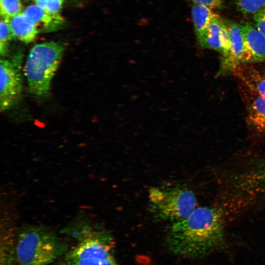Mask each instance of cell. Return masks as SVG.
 <instances>
[{"instance_id":"cell-1","label":"cell","mask_w":265,"mask_h":265,"mask_svg":"<svg viewBox=\"0 0 265 265\" xmlns=\"http://www.w3.org/2000/svg\"><path fill=\"white\" fill-rule=\"evenodd\" d=\"M172 253L199 258L224 247L225 212L218 207L196 208L186 219L174 222L166 237Z\"/></svg>"},{"instance_id":"cell-2","label":"cell","mask_w":265,"mask_h":265,"mask_svg":"<svg viewBox=\"0 0 265 265\" xmlns=\"http://www.w3.org/2000/svg\"><path fill=\"white\" fill-rule=\"evenodd\" d=\"M67 248V244L51 230L25 227L17 237L16 262L17 265H48L64 254Z\"/></svg>"},{"instance_id":"cell-3","label":"cell","mask_w":265,"mask_h":265,"mask_svg":"<svg viewBox=\"0 0 265 265\" xmlns=\"http://www.w3.org/2000/svg\"><path fill=\"white\" fill-rule=\"evenodd\" d=\"M64 47L55 42L35 45L30 51L25 66L29 92L37 96H47L52 80L61 62Z\"/></svg>"},{"instance_id":"cell-4","label":"cell","mask_w":265,"mask_h":265,"mask_svg":"<svg viewBox=\"0 0 265 265\" xmlns=\"http://www.w3.org/2000/svg\"><path fill=\"white\" fill-rule=\"evenodd\" d=\"M149 196L156 214L173 223L186 219L196 208L195 195L187 188L153 187L149 189Z\"/></svg>"},{"instance_id":"cell-5","label":"cell","mask_w":265,"mask_h":265,"mask_svg":"<svg viewBox=\"0 0 265 265\" xmlns=\"http://www.w3.org/2000/svg\"><path fill=\"white\" fill-rule=\"evenodd\" d=\"M110 241L103 235L92 234L82 239L67 255L68 265H118Z\"/></svg>"},{"instance_id":"cell-6","label":"cell","mask_w":265,"mask_h":265,"mask_svg":"<svg viewBox=\"0 0 265 265\" xmlns=\"http://www.w3.org/2000/svg\"><path fill=\"white\" fill-rule=\"evenodd\" d=\"M0 109L4 111L18 101L23 85L19 71L9 61L0 59Z\"/></svg>"},{"instance_id":"cell-7","label":"cell","mask_w":265,"mask_h":265,"mask_svg":"<svg viewBox=\"0 0 265 265\" xmlns=\"http://www.w3.org/2000/svg\"><path fill=\"white\" fill-rule=\"evenodd\" d=\"M229 34V49L221 56L219 69L216 76L234 73L240 64L243 63L245 47L240 24L230 21L226 23Z\"/></svg>"},{"instance_id":"cell-8","label":"cell","mask_w":265,"mask_h":265,"mask_svg":"<svg viewBox=\"0 0 265 265\" xmlns=\"http://www.w3.org/2000/svg\"><path fill=\"white\" fill-rule=\"evenodd\" d=\"M245 47L244 63L265 61V36L249 22L240 25Z\"/></svg>"},{"instance_id":"cell-9","label":"cell","mask_w":265,"mask_h":265,"mask_svg":"<svg viewBox=\"0 0 265 265\" xmlns=\"http://www.w3.org/2000/svg\"><path fill=\"white\" fill-rule=\"evenodd\" d=\"M240 89L249 122L257 131L265 132V98L242 84Z\"/></svg>"},{"instance_id":"cell-10","label":"cell","mask_w":265,"mask_h":265,"mask_svg":"<svg viewBox=\"0 0 265 265\" xmlns=\"http://www.w3.org/2000/svg\"><path fill=\"white\" fill-rule=\"evenodd\" d=\"M201 48L212 49L225 55L229 49V34L226 23L220 16L211 23L203 40L198 44Z\"/></svg>"},{"instance_id":"cell-11","label":"cell","mask_w":265,"mask_h":265,"mask_svg":"<svg viewBox=\"0 0 265 265\" xmlns=\"http://www.w3.org/2000/svg\"><path fill=\"white\" fill-rule=\"evenodd\" d=\"M233 73L241 84L265 98V77L256 69L244 63L238 66Z\"/></svg>"},{"instance_id":"cell-12","label":"cell","mask_w":265,"mask_h":265,"mask_svg":"<svg viewBox=\"0 0 265 265\" xmlns=\"http://www.w3.org/2000/svg\"><path fill=\"white\" fill-rule=\"evenodd\" d=\"M37 27L42 30H53L62 24L63 19L59 14H52L37 4L26 8L23 12Z\"/></svg>"},{"instance_id":"cell-13","label":"cell","mask_w":265,"mask_h":265,"mask_svg":"<svg viewBox=\"0 0 265 265\" xmlns=\"http://www.w3.org/2000/svg\"><path fill=\"white\" fill-rule=\"evenodd\" d=\"M219 16L209 7L194 4L191 9V17L198 44L203 40L213 19Z\"/></svg>"},{"instance_id":"cell-14","label":"cell","mask_w":265,"mask_h":265,"mask_svg":"<svg viewBox=\"0 0 265 265\" xmlns=\"http://www.w3.org/2000/svg\"><path fill=\"white\" fill-rule=\"evenodd\" d=\"M9 23L15 37L26 43L34 40L38 30L23 13L11 18Z\"/></svg>"},{"instance_id":"cell-15","label":"cell","mask_w":265,"mask_h":265,"mask_svg":"<svg viewBox=\"0 0 265 265\" xmlns=\"http://www.w3.org/2000/svg\"><path fill=\"white\" fill-rule=\"evenodd\" d=\"M9 20L2 17L0 23V53L2 56L8 52V44L14 37Z\"/></svg>"},{"instance_id":"cell-16","label":"cell","mask_w":265,"mask_h":265,"mask_svg":"<svg viewBox=\"0 0 265 265\" xmlns=\"http://www.w3.org/2000/svg\"><path fill=\"white\" fill-rule=\"evenodd\" d=\"M237 9L245 15H254L265 7V0H235Z\"/></svg>"},{"instance_id":"cell-17","label":"cell","mask_w":265,"mask_h":265,"mask_svg":"<svg viewBox=\"0 0 265 265\" xmlns=\"http://www.w3.org/2000/svg\"><path fill=\"white\" fill-rule=\"evenodd\" d=\"M1 17L9 20L21 11V0H0Z\"/></svg>"},{"instance_id":"cell-18","label":"cell","mask_w":265,"mask_h":265,"mask_svg":"<svg viewBox=\"0 0 265 265\" xmlns=\"http://www.w3.org/2000/svg\"><path fill=\"white\" fill-rule=\"evenodd\" d=\"M39 6L52 14H58L63 0H33Z\"/></svg>"},{"instance_id":"cell-19","label":"cell","mask_w":265,"mask_h":265,"mask_svg":"<svg viewBox=\"0 0 265 265\" xmlns=\"http://www.w3.org/2000/svg\"><path fill=\"white\" fill-rule=\"evenodd\" d=\"M254 26L265 36V7L254 15Z\"/></svg>"},{"instance_id":"cell-20","label":"cell","mask_w":265,"mask_h":265,"mask_svg":"<svg viewBox=\"0 0 265 265\" xmlns=\"http://www.w3.org/2000/svg\"><path fill=\"white\" fill-rule=\"evenodd\" d=\"M194 4L205 6L212 10L220 9L223 7L224 0H188Z\"/></svg>"},{"instance_id":"cell-21","label":"cell","mask_w":265,"mask_h":265,"mask_svg":"<svg viewBox=\"0 0 265 265\" xmlns=\"http://www.w3.org/2000/svg\"><path fill=\"white\" fill-rule=\"evenodd\" d=\"M264 76L265 77V74L264 75Z\"/></svg>"},{"instance_id":"cell-22","label":"cell","mask_w":265,"mask_h":265,"mask_svg":"<svg viewBox=\"0 0 265 265\" xmlns=\"http://www.w3.org/2000/svg\"><path fill=\"white\" fill-rule=\"evenodd\" d=\"M66 265H68L67 264Z\"/></svg>"}]
</instances>
